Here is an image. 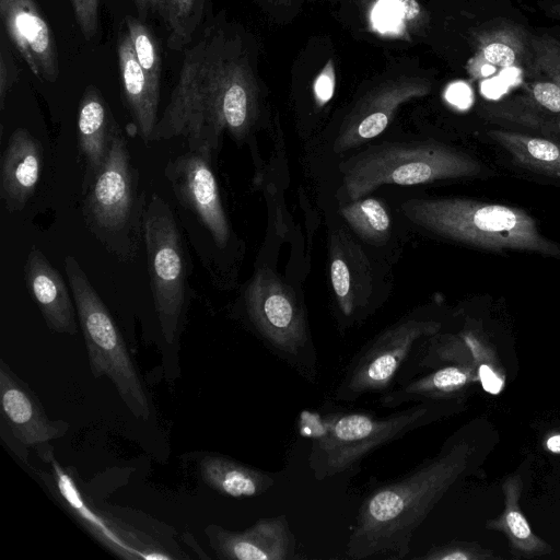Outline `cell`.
I'll use <instances>...</instances> for the list:
<instances>
[{
	"mask_svg": "<svg viewBox=\"0 0 560 560\" xmlns=\"http://www.w3.org/2000/svg\"><path fill=\"white\" fill-rule=\"evenodd\" d=\"M522 97L549 115L560 116V85L546 78L525 83Z\"/></svg>",
	"mask_w": 560,
	"mask_h": 560,
	"instance_id": "4dcf8cb0",
	"label": "cell"
},
{
	"mask_svg": "<svg viewBox=\"0 0 560 560\" xmlns=\"http://www.w3.org/2000/svg\"><path fill=\"white\" fill-rule=\"evenodd\" d=\"M201 480L214 491L235 499L253 498L276 482L272 475L218 454H207L198 464Z\"/></svg>",
	"mask_w": 560,
	"mask_h": 560,
	"instance_id": "cb8c5ba5",
	"label": "cell"
},
{
	"mask_svg": "<svg viewBox=\"0 0 560 560\" xmlns=\"http://www.w3.org/2000/svg\"><path fill=\"white\" fill-rule=\"evenodd\" d=\"M203 8L205 0H167L164 20L170 49L179 51L190 45L201 23Z\"/></svg>",
	"mask_w": 560,
	"mask_h": 560,
	"instance_id": "83f0119b",
	"label": "cell"
},
{
	"mask_svg": "<svg viewBox=\"0 0 560 560\" xmlns=\"http://www.w3.org/2000/svg\"><path fill=\"white\" fill-rule=\"evenodd\" d=\"M211 152L209 149L190 150L171 162L165 173L179 201L194 211L215 245L224 248L231 229L210 165Z\"/></svg>",
	"mask_w": 560,
	"mask_h": 560,
	"instance_id": "7c38bea8",
	"label": "cell"
},
{
	"mask_svg": "<svg viewBox=\"0 0 560 560\" xmlns=\"http://www.w3.org/2000/svg\"><path fill=\"white\" fill-rule=\"evenodd\" d=\"M527 67L534 73L560 85V39L546 34H530V58Z\"/></svg>",
	"mask_w": 560,
	"mask_h": 560,
	"instance_id": "f546056e",
	"label": "cell"
},
{
	"mask_svg": "<svg viewBox=\"0 0 560 560\" xmlns=\"http://www.w3.org/2000/svg\"><path fill=\"white\" fill-rule=\"evenodd\" d=\"M488 136L500 144L518 165L560 178V143L518 131L494 129Z\"/></svg>",
	"mask_w": 560,
	"mask_h": 560,
	"instance_id": "484cf974",
	"label": "cell"
},
{
	"mask_svg": "<svg viewBox=\"0 0 560 560\" xmlns=\"http://www.w3.org/2000/svg\"><path fill=\"white\" fill-rule=\"evenodd\" d=\"M117 57L125 101L141 139L152 141L159 121L160 88L155 86L139 63L127 32L117 39Z\"/></svg>",
	"mask_w": 560,
	"mask_h": 560,
	"instance_id": "7402d4cb",
	"label": "cell"
},
{
	"mask_svg": "<svg viewBox=\"0 0 560 560\" xmlns=\"http://www.w3.org/2000/svg\"><path fill=\"white\" fill-rule=\"evenodd\" d=\"M247 313L277 349L299 353L307 341L303 308L294 291L268 268L259 269L245 291Z\"/></svg>",
	"mask_w": 560,
	"mask_h": 560,
	"instance_id": "30bf717a",
	"label": "cell"
},
{
	"mask_svg": "<svg viewBox=\"0 0 560 560\" xmlns=\"http://www.w3.org/2000/svg\"><path fill=\"white\" fill-rule=\"evenodd\" d=\"M422 558L425 560H477L494 558V556L476 544L451 541L431 547Z\"/></svg>",
	"mask_w": 560,
	"mask_h": 560,
	"instance_id": "1f68e13d",
	"label": "cell"
},
{
	"mask_svg": "<svg viewBox=\"0 0 560 560\" xmlns=\"http://www.w3.org/2000/svg\"><path fill=\"white\" fill-rule=\"evenodd\" d=\"M329 276L343 315H352L366 303L371 293L370 264L361 246L342 230L330 236Z\"/></svg>",
	"mask_w": 560,
	"mask_h": 560,
	"instance_id": "ac0fdd59",
	"label": "cell"
},
{
	"mask_svg": "<svg viewBox=\"0 0 560 560\" xmlns=\"http://www.w3.org/2000/svg\"><path fill=\"white\" fill-rule=\"evenodd\" d=\"M51 466L55 485L62 502L69 508L70 512L85 528L102 542L105 547L116 555L128 559H171V556L159 553L156 551H145L139 549L128 540V533L117 526H114L104 516H101L93 510L79 491L74 480L62 466L52 458L49 462Z\"/></svg>",
	"mask_w": 560,
	"mask_h": 560,
	"instance_id": "44dd1931",
	"label": "cell"
},
{
	"mask_svg": "<svg viewBox=\"0 0 560 560\" xmlns=\"http://www.w3.org/2000/svg\"><path fill=\"white\" fill-rule=\"evenodd\" d=\"M260 91L237 34L207 27L186 47L176 84L152 140L183 136L190 150H217L223 131L245 140L256 126Z\"/></svg>",
	"mask_w": 560,
	"mask_h": 560,
	"instance_id": "6da1fadb",
	"label": "cell"
},
{
	"mask_svg": "<svg viewBox=\"0 0 560 560\" xmlns=\"http://www.w3.org/2000/svg\"><path fill=\"white\" fill-rule=\"evenodd\" d=\"M137 183L126 139L117 128L103 166L84 192L83 213L96 237L122 258L131 255L132 236L142 222L144 200L137 205Z\"/></svg>",
	"mask_w": 560,
	"mask_h": 560,
	"instance_id": "52a82bcc",
	"label": "cell"
},
{
	"mask_svg": "<svg viewBox=\"0 0 560 560\" xmlns=\"http://www.w3.org/2000/svg\"><path fill=\"white\" fill-rule=\"evenodd\" d=\"M142 231L155 312L165 340L173 343L187 301V273L175 218L155 194L143 203Z\"/></svg>",
	"mask_w": 560,
	"mask_h": 560,
	"instance_id": "ba28073f",
	"label": "cell"
},
{
	"mask_svg": "<svg viewBox=\"0 0 560 560\" xmlns=\"http://www.w3.org/2000/svg\"><path fill=\"white\" fill-rule=\"evenodd\" d=\"M206 534L220 559L289 560L294 558L295 540L284 515L259 518L242 532L209 525Z\"/></svg>",
	"mask_w": 560,
	"mask_h": 560,
	"instance_id": "9a60e30c",
	"label": "cell"
},
{
	"mask_svg": "<svg viewBox=\"0 0 560 560\" xmlns=\"http://www.w3.org/2000/svg\"><path fill=\"white\" fill-rule=\"evenodd\" d=\"M65 270L92 374L109 378L130 412L148 420L150 404L140 373L107 307L74 257L65 258Z\"/></svg>",
	"mask_w": 560,
	"mask_h": 560,
	"instance_id": "8992f818",
	"label": "cell"
},
{
	"mask_svg": "<svg viewBox=\"0 0 560 560\" xmlns=\"http://www.w3.org/2000/svg\"><path fill=\"white\" fill-rule=\"evenodd\" d=\"M0 16L8 34L32 73L47 82L59 77L54 33L35 0H0Z\"/></svg>",
	"mask_w": 560,
	"mask_h": 560,
	"instance_id": "5bb4252c",
	"label": "cell"
},
{
	"mask_svg": "<svg viewBox=\"0 0 560 560\" xmlns=\"http://www.w3.org/2000/svg\"><path fill=\"white\" fill-rule=\"evenodd\" d=\"M546 446L550 452L560 454V434L550 436L546 442Z\"/></svg>",
	"mask_w": 560,
	"mask_h": 560,
	"instance_id": "74e56055",
	"label": "cell"
},
{
	"mask_svg": "<svg viewBox=\"0 0 560 560\" xmlns=\"http://www.w3.org/2000/svg\"><path fill=\"white\" fill-rule=\"evenodd\" d=\"M478 373L485 390L491 394H498L501 390L503 381L487 364H481Z\"/></svg>",
	"mask_w": 560,
	"mask_h": 560,
	"instance_id": "d590c367",
	"label": "cell"
},
{
	"mask_svg": "<svg viewBox=\"0 0 560 560\" xmlns=\"http://www.w3.org/2000/svg\"><path fill=\"white\" fill-rule=\"evenodd\" d=\"M137 9L139 19L144 21L149 15L159 13L162 18L165 15L167 0H132Z\"/></svg>",
	"mask_w": 560,
	"mask_h": 560,
	"instance_id": "e575fe53",
	"label": "cell"
},
{
	"mask_svg": "<svg viewBox=\"0 0 560 560\" xmlns=\"http://www.w3.org/2000/svg\"><path fill=\"white\" fill-rule=\"evenodd\" d=\"M79 28L86 40L98 30L100 0H70Z\"/></svg>",
	"mask_w": 560,
	"mask_h": 560,
	"instance_id": "836d02e7",
	"label": "cell"
},
{
	"mask_svg": "<svg viewBox=\"0 0 560 560\" xmlns=\"http://www.w3.org/2000/svg\"><path fill=\"white\" fill-rule=\"evenodd\" d=\"M340 213L363 241L381 245L389 236L392 220L385 205L376 198H360L340 208Z\"/></svg>",
	"mask_w": 560,
	"mask_h": 560,
	"instance_id": "4316f807",
	"label": "cell"
},
{
	"mask_svg": "<svg viewBox=\"0 0 560 560\" xmlns=\"http://www.w3.org/2000/svg\"><path fill=\"white\" fill-rule=\"evenodd\" d=\"M430 91V82L420 77L404 75L382 82L359 98L345 117L334 142V151L342 153L377 137L401 105L423 97Z\"/></svg>",
	"mask_w": 560,
	"mask_h": 560,
	"instance_id": "8fae6325",
	"label": "cell"
},
{
	"mask_svg": "<svg viewBox=\"0 0 560 560\" xmlns=\"http://www.w3.org/2000/svg\"><path fill=\"white\" fill-rule=\"evenodd\" d=\"M413 224L445 238L488 250H522L560 257L524 210L465 198L409 199L401 203Z\"/></svg>",
	"mask_w": 560,
	"mask_h": 560,
	"instance_id": "3957f363",
	"label": "cell"
},
{
	"mask_svg": "<svg viewBox=\"0 0 560 560\" xmlns=\"http://www.w3.org/2000/svg\"><path fill=\"white\" fill-rule=\"evenodd\" d=\"M0 404L2 422L18 444L32 447L38 457L49 464L54 456L50 441L62 438L70 424L49 419L36 396L8 368L0 364Z\"/></svg>",
	"mask_w": 560,
	"mask_h": 560,
	"instance_id": "4fadbf2b",
	"label": "cell"
},
{
	"mask_svg": "<svg viewBox=\"0 0 560 560\" xmlns=\"http://www.w3.org/2000/svg\"><path fill=\"white\" fill-rule=\"evenodd\" d=\"M447 409L443 400L416 402L385 417L366 412H334L319 418L313 434L308 465L317 480L353 469L375 450L439 418Z\"/></svg>",
	"mask_w": 560,
	"mask_h": 560,
	"instance_id": "5b68a950",
	"label": "cell"
},
{
	"mask_svg": "<svg viewBox=\"0 0 560 560\" xmlns=\"http://www.w3.org/2000/svg\"><path fill=\"white\" fill-rule=\"evenodd\" d=\"M332 70H334L332 66L330 63L327 65L316 81V84H315L316 94L318 97H320L323 100H327L331 95L332 86H334V71Z\"/></svg>",
	"mask_w": 560,
	"mask_h": 560,
	"instance_id": "8d00e7d4",
	"label": "cell"
},
{
	"mask_svg": "<svg viewBox=\"0 0 560 560\" xmlns=\"http://www.w3.org/2000/svg\"><path fill=\"white\" fill-rule=\"evenodd\" d=\"M39 141L26 129H15L1 159L0 196L10 212L22 210L39 180L43 154Z\"/></svg>",
	"mask_w": 560,
	"mask_h": 560,
	"instance_id": "d6986e66",
	"label": "cell"
},
{
	"mask_svg": "<svg viewBox=\"0 0 560 560\" xmlns=\"http://www.w3.org/2000/svg\"><path fill=\"white\" fill-rule=\"evenodd\" d=\"M24 277L49 330L74 335L78 331L74 301L60 273L37 247L27 255Z\"/></svg>",
	"mask_w": 560,
	"mask_h": 560,
	"instance_id": "e0dca14e",
	"label": "cell"
},
{
	"mask_svg": "<svg viewBox=\"0 0 560 560\" xmlns=\"http://www.w3.org/2000/svg\"><path fill=\"white\" fill-rule=\"evenodd\" d=\"M474 55L466 70L471 80H483L499 69L528 65L530 34L522 25L498 22L472 32Z\"/></svg>",
	"mask_w": 560,
	"mask_h": 560,
	"instance_id": "2e32d148",
	"label": "cell"
},
{
	"mask_svg": "<svg viewBox=\"0 0 560 560\" xmlns=\"http://www.w3.org/2000/svg\"><path fill=\"white\" fill-rule=\"evenodd\" d=\"M125 23L139 63L153 84L160 88L162 61L156 38L143 21L138 18L127 15Z\"/></svg>",
	"mask_w": 560,
	"mask_h": 560,
	"instance_id": "f1b7e54d",
	"label": "cell"
},
{
	"mask_svg": "<svg viewBox=\"0 0 560 560\" xmlns=\"http://www.w3.org/2000/svg\"><path fill=\"white\" fill-rule=\"evenodd\" d=\"M118 128L109 107L94 85L85 88L78 112V144L84 160L82 190L86 191L103 166Z\"/></svg>",
	"mask_w": 560,
	"mask_h": 560,
	"instance_id": "ffe728a7",
	"label": "cell"
},
{
	"mask_svg": "<svg viewBox=\"0 0 560 560\" xmlns=\"http://www.w3.org/2000/svg\"><path fill=\"white\" fill-rule=\"evenodd\" d=\"M441 326L433 319L407 318L382 331L352 360L335 392L336 399L350 402L386 389L416 342L439 334Z\"/></svg>",
	"mask_w": 560,
	"mask_h": 560,
	"instance_id": "9c48e42d",
	"label": "cell"
},
{
	"mask_svg": "<svg viewBox=\"0 0 560 560\" xmlns=\"http://www.w3.org/2000/svg\"><path fill=\"white\" fill-rule=\"evenodd\" d=\"M343 189L358 200L383 185H418L472 177L481 172L471 156L436 141L370 145L340 164Z\"/></svg>",
	"mask_w": 560,
	"mask_h": 560,
	"instance_id": "277c9868",
	"label": "cell"
},
{
	"mask_svg": "<svg viewBox=\"0 0 560 560\" xmlns=\"http://www.w3.org/2000/svg\"><path fill=\"white\" fill-rule=\"evenodd\" d=\"M474 374L469 366L448 365L415 378L397 389L387 392L380 399L383 408H396L407 402L445 400L466 387Z\"/></svg>",
	"mask_w": 560,
	"mask_h": 560,
	"instance_id": "d4e9b609",
	"label": "cell"
},
{
	"mask_svg": "<svg viewBox=\"0 0 560 560\" xmlns=\"http://www.w3.org/2000/svg\"><path fill=\"white\" fill-rule=\"evenodd\" d=\"M550 12L557 19H560V3L550 7Z\"/></svg>",
	"mask_w": 560,
	"mask_h": 560,
	"instance_id": "f35d334b",
	"label": "cell"
},
{
	"mask_svg": "<svg viewBox=\"0 0 560 560\" xmlns=\"http://www.w3.org/2000/svg\"><path fill=\"white\" fill-rule=\"evenodd\" d=\"M523 481L518 474L510 475L502 483L504 509L486 527L502 533L513 558H535L549 555L552 548L534 534L520 506Z\"/></svg>",
	"mask_w": 560,
	"mask_h": 560,
	"instance_id": "603a6c76",
	"label": "cell"
},
{
	"mask_svg": "<svg viewBox=\"0 0 560 560\" xmlns=\"http://www.w3.org/2000/svg\"><path fill=\"white\" fill-rule=\"evenodd\" d=\"M19 68L14 61L4 32L0 43V108H4L7 95L19 80Z\"/></svg>",
	"mask_w": 560,
	"mask_h": 560,
	"instance_id": "d6a6232c",
	"label": "cell"
},
{
	"mask_svg": "<svg viewBox=\"0 0 560 560\" xmlns=\"http://www.w3.org/2000/svg\"><path fill=\"white\" fill-rule=\"evenodd\" d=\"M471 455L472 446L466 441L445 445L406 476L371 491L360 506L347 556L404 558L416 529L466 472Z\"/></svg>",
	"mask_w": 560,
	"mask_h": 560,
	"instance_id": "7a4b0ae2",
	"label": "cell"
}]
</instances>
